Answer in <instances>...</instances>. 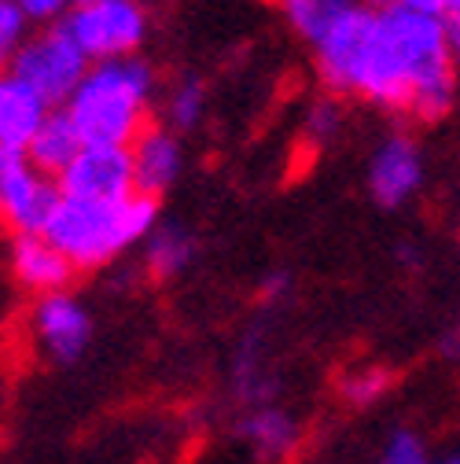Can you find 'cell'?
Listing matches in <instances>:
<instances>
[{"label":"cell","mask_w":460,"mask_h":464,"mask_svg":"<svg viewBox=\"0 0 460 464\" xmlns=\"http://www.w3.org/2000/svg\"><path fill=\"white\" fill-rule=\"evenodd\" d=\"M350 92L387 111H409L420 122H442L456 96V67L446 48L442 15H420L398 5L376 8V26Z\"/></svg>","instance_id":"cell-1"},{"label":"cell","mask_w":460,"mask_h":464,"mask_svg":"<svg viewBox=\"0 0 460 464\" xmlns=\"http://www.w3.org/2000/svg\"><path fill=\"white\" fill-rule=\"evenodd\" d=\"M155 71L140 55L89 63L81 85L63 103L85 148H129L148 126V100Z\"/></svg>","instance_id":"cell-2"},{"label":"cell","mask_w":460,"mask_h":464,"mask_svg":"<svg viewBox=\"0 0 460 464\" xmlns=\"http://www.w3.org/2000/svg\"><path fill=\"white\" fill-rule=\"evenodd\" d=\"M155 225H158V199L137 192L122 203H78L60 196L41 237L78 273V269H100L137 240H148Z\"/></svg>","instance_id":"cell-3"},{"label":"cell","mask_w":460,"mask_h":464,"mask_svg":"<svg viewBox=\"0 0 460 464\" xmlns=\"http://www.w3.org/2000/svg\"><path fill=\"white\" fill-rule=\"evenodd\" d=\"M60 26L81 48L89 63L137 55V48L148 37V15L140 8V0H92V5H74Z\"/></svg>","instance_id":"cell-4"},{"label":"cell","mask_w":460,"mask_h":464,"mask_svg":"<svg viewBox=\"0 0 460 464\" xmlns=\"http://www.w3.org/2000/svg\"><path fill=\"white\" fill-rule=\"evenodd\" d=\"M85 71H89V60L67 37L63 26H48L41 34H26V41L19 44L15 60L8 67V74H15L48 107H63L74 96V89L81 85Z\"/></svg>","instance_id":"cell-5"},{"label":"cell","mask_w":460,"mask_h":464,"mask_svg":"<svg viewBox=\"0 0 460 464\" xmlns=\"http://www.w3.org/2000/svg\"><path fill=\"white\" fill-rule=\"evenodd\" d=\"M55 203H60L55 181L37 173L23 151L0 148V225L12 232V240L41 237Z\"/></svg>","instance_id":"cell-6"},{"label":"cell","mask_w":460,"mask_h":464,"mask_svg":"<svg viewBox=\"0 0 460 464\" xmlns=\"http://www.w3.org/2000/svg\"><path fill=\"white\" fill-rule=\"evenodd\" d=\"M63 199L78 203H122L133 196L129 148H81L78 159L55 178Z\"/></svg>","instance_id":"cell-7"},{"label":"cell","mask_w":460,"mask_h":464,"mask_svg":"<svg viewBox=\"0 0 460 464\" xmlns=\"http://www.w3.org/2000/svg\"><path fill=\"white\" fill-rule=\"evenodd\" d=\"M372 26H376V8L350 5L313 44L317 71H321V82L328 85V92H350L354 74L361 67V55L372 37Z\"/></svg>","instance_id":"cell-8"},{"label":"cell","mask_w":460,"mask_h":464,"mask_svg":"<svg viewBox=\"0 0 460 464\" xmlns=\"http://www.w3.org/2000/svg\"><path fill=\"white\" fill-rule=\"evenodd\" d=\"M424 185V155L420 144L406 133L387 137L372 162H369V196L383 207L394 210L401 203H409Z\"/></svg>","instance_id":"cell-9"},{"label":"cell","mask_w":460,"mask_h":464,"mask_svg":"<svg viewBox=\"0 0 460 464\" xmlns=\"http://www.w3.org/2000/svg\"><path fill=\"white\" fill-rule=\"evenodd\" d=\"M129 162H133V192L158 199L174 188V181L181 178V140L174 130L166 126H144L133 144H129Z\"/></svg>","instance_id":"cell-10"},{"label":"cell","mask_w":460,"mask_h":464,"mask_svg":"<svg viewBox=\"0 0 460 464\" xmlns=\"http://www.w3.org/2000/svg\"><path fill=\"white\" fill-rule=\"evenodd\" d=\"M34 328H37L41 346L55 362H78L92 339V321L71 292L41 295V303L34 310Z\"/></svg>","instance_id":"cell-11"},{"label":"cell","mask_w":460,"mask_h":464,"mask_svg":"<svg viewBox=\"0 0 460 464\" xmlns=\"http://www.w3.org/2000/svg\"><path fill=\"white\" fill-rule=\"evenodd\" d=\"M12 273L19 276L23 287H30V292L55 295V292H67L74 266L44 237H15L12 240Z\"/></svg>","instance_id":"cell-12"},{"label":"cell","mask_w":460,"mask_h":464,"mask_svg":"<svg viewBox=\"0 0 460 464\" xmlns=\"http://www.w3.org/2000/svg\"><path fill=\"white\" fill-rule=\"evenodd\" d=\"M52 107L34 96L15 74H0V148L5 151H26L34 133L41 130L44 114Z\"/></svg>","instance_id":"cell-13"},{"label":"cell","mask_w":460,"mask_h":464,"mask_svg":"<svg viewBox=\"0 0 460 464\" xmlns=\"http://www.w3.org/2000/svg\"><path fill=\"white\" fill-rule=\"evenodd\" d=\"M85 144H81V137H78V130H74V122H71V114L63 111V107H52L48 114H44V122H41V130L34 133V140L26 144V159H30V166L37 169V173H44V178H60V173L78 159V151H81Z\"/></svg>","instance_id":"cell-14"},{"label":"cell","mask_w":460,"mask_h":464,"mask_svg":"<svg viewBox=\"0 0 460 464\" xmlns=\"http://www.w3.org/2000/svg\"><path fill=\"white\" fill-rule=\"evenodd\" d=\"M196 255V240L192 232L181 228V225H155L144 240V258H148V269L158 276V280H169L177 276Z\"/></svg>","instance_id":"cell-15"},{"label":"cell","mask_w":460,"mask_h":464,"mask_svg":"<svg viewBox=\"0 0 460 464\" xmlns=\"http://www.w3.org/2000/svg\"><path fill=\"white\" fill-rule=\"evenodd\" d=\"M283 19L292 23V30L299 37H306L310 44H317L324 37V30L347 12L354 0H276Z\"/></svg>","instance_id":"cell-16"},{"label":"cell","mask_w":460,"mask_h":464,"mask_svg":"<svg viewBox=\"0 0 460 464\" xmlns=\"http://www.w3.org/2000/svg\"><path fill=\"white\" fill-rule=\"evenodd\" d=\"M244 435L254 442L258 453H265V457H280V453H287V450L295 446L299 428H295L292 417L280 413V410H258L254 417L244 420Z\"/></svg>","instance_id":"cell-17"},{"label":"cell","mask_w":460,"mask_h":464,"mask_svg":"<svg viewBox=\"0 0 460 464\" xmlns=\"http://www.w3.org/2000/svg\"><path fill=\"white\" fill-rule=\"evenodd\" d=\"M206 114V89L199 78H181L166 96V130H177V133H188L203 122Z\"/></svg>","instance_id":"cell-18"},{"label":"cell","mask_w":460,"mask_h":464,"mask_svg":"<svg viewBox=\"0 0 460 464\" xmlns=\"http://www.w3.org/2000/svg\"><path fill=\"white\" fill-rule=\"evenodd\" d=\"M387 387H390V372L379 369V365H365V369H358V372H350L347 380H342L339 391L350 405H372Z\"/></svg>","instance_id":"cell-19"},{"label":"cell","mask_w":460,"mask_h":464,"mask_svg":"<svg viewBox=\"0 0 460 464\" xmlns=\"http://www.w3.org/2000/svg\"><path fill=\"white\" fill-rule=\"evenodd\" d=\"M26 26L30 23L23 19V12L12 5V0H0V74L12 67L19 44L26 41Z\"/></svg>","instance_id":"cell-20"},{"label":"cell","mask_w":460,"mask_h":464,"mask_svg":"<svg viewBox=\"0 0 460 464\" xmlns=\"http://www.w3.org/2000/svg\"><path fill=\"white\" fill-rule=\"evenodd\" d=\"M339 130V103L335 100H317L306 114V133L313 140H331Z\"/></svg>","instance_id":"cell-21"},{"label":"cell","mask_w":460,"mask_h":464,"mask_svg":"<svg viewBox=\"0 0 460 464\" xmlns=\"http://www.w3.org/2000/svg\"><path fill=\"white\" fill-rule=\"evenodd\" d=\"M379 464H427V457H424V446L413 431H398Z\"/></svg>","instance_id":"cell-22"},{"label":"cell","mask_w":460,"mask_h":464,"mask_svg":"<svg viewBox=\"0 0 460 464\" xmlns=\"http://www.w3.org/2000/svg\"><path fill=\"white\" fill-rule=\"evenodd\" d=\"M12 5L23 12L26 23H55L74 8V0H12Z\"/></svg>","instance_id":"cell-23"},{"label":"cell","mask_w":460,"mask_h":464,"mask_svg":"<svg viewBox=\"0 0 460 464\" xmlns=\"http://www.w3.org/2000/svg\"><path fill=\"white\" fill-rule=\"evenodd\" d=\"M442 26H446L449 60H453V67H460V15H442Z\"/></svg>","instance_id":"cell-24"},{"label":"cell","mask_w":460,"mask_h":464,"mask_svg":"<svg viewBox=\"0 0 460 464\" xmlns=\"http://www.w3.org/2000/svg\"><path fill=\"white\" fill-rule=\"evenodd\" d=\"M398 8H409L420 15H442V0H394Z\"/></svg>","instance_id":"cell-25"},{"label":"cell","mask_w":460,"mask_h":464,"mask_svg":"<svg viewBox=\"0 0 460 464\" xmlns=\"http://www.w3.org/2000/svg\"><path fill=\"white\" fill-rule=\"evenodd\" d=\"M442 351H446L449 358H460V317H456V324L449 328V335L442 339Z\"/></svg>","instance_id":"cell-26"},{"label":"cell","mask_w":460,"mask_h":464,"mask_svg":"<svg viewBox=\"0 0 460 464\" xmlns=\"http://www.w3.org/2000/svg\"><path fill=\"white\" fill-rule=\"evenodd\" d=\"M442 15H460V0H442Z\"/></svg>","instance_id":"cell-27"},{"label":"cell","mask_w":460,"mask_h":464,"mask_svg":"<svg viewBox=\"0 0 460 464\" xmlns=\"http://www.w3.org/2000/svg\"><path fill=\"white\" fill-rule=\"evenodd\" d=\"M369 5H376V8H387V5H394V0H369Z\"/></svg>","instance_id":"cell-28"},{"label":"cell","mask_w":460,"mask_h":464,"mask_svg":"<svg viewBox=\"0 0 460 464\" xmlns=\"http://www.w3.org/2000/svg\"><path fill=\"white\" fill-rule=\"evenodd\" d=\"M74 5H92V0H74Z\"/></svg>","instance_id":"cell-29"},{"label":"cell","mask_w":460,"mask_h":464,"mask_svg":"<svg viewBox=\"0 0 460 464\" xmlns=\"http://www.w3.org/2000/svg\"><path fill=\"white\" fill-rule=\"evenodd\" d=\"M446 464H460V457H453V460H446Z\"/></svg>","instance_id":"cell-30"}]
</instances>
